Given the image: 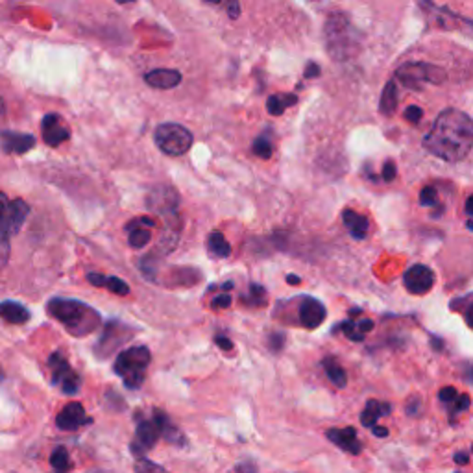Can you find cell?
Listing matches in <instances>:
<instances>
[{
  "label": "cell",
  "instance_id": "cell-1",
  "mask_svg": "<svg viewBox=\"0 0 473 473\" xmlns=\"http://www.w3.org/2000/svg\"><path fill=\"white\" fill-rule=\"evenodd\" d=\"M424 146L444 161H462L473 148V120L459 110H445L435 120Z\"/></svg>",
  "mask_w": 473,
  "mask_h": 473
},
{
  "label": "cell",
  "instance_id": "cell-2",
  "mask_svg": "<svg viewBox=\"0 0 473 473\" xmlns=\"http://www.w3.org/2000/svg\"><path fill=\"white\" fill-rule=\"evenodd\" d=\"M48 313L74 337L91 335L93 331L100 325V316L83 301L54 298L48 301Z\"/></svg>",
  "mask_w": 473,
  "mask_h": 473
},
{
  "label": "cell",
  "instance_id": "cell-3",
  "mask_svg": "<svg viewBox=\"0 0 473 473\" xmlns=\"http://www.w3.org/2000/svg\"><path fill=\"white\" fill-rule=\"evenodd\" d=\"M325 41L327 50L337 62H344L354 54L355 32L344 13H331L325 23Z\"/></svg>",
  "mask_w": 473,
  "mask_h": 473
},
{
  "label": "cell",
  "instance_id": "cell-4",
  "mask_svg": "<svg viewBox=\"0 0 473 473\" xmlns=\"http://www.w3.org/2000/svg\"><path fill=\"white\" fill-rule=\"evenodd\" d=\"M152 355L150 349L144 346H134L124 349L115 361V372L124 378V385L128 388H139L144 381V372L148 368Z\"/></svg>",
  "mask_w": 473,
  "mask_h": 473
},
{
  "label": "cell",
  "instance_id": "cell-5",
  "mask_svg": "<svg viewBox=\"0 0 473 473\" xmlns=\"http://www.w3.org/2000/svg\"><path fill=\"white\" fill-rule=\"evenodd\" d=\"M153 141L163 153L177 158V156H183L191 150L192 134L185 126L176 124V122H165V124H159L156 128Z\"/></svg>",
  "mask_w": 473,
  "mask_h": 473
},
{
  "label": "cell",
  "instance_id": "cell-6",
  "mask_svg": "<svg viewBox=\"0 0 473 473\" xmlns=\"http://www.w3.org/2000/svg\"><path fill=\"white\" fill-rule=\"evenodd\" d=\"M397 81L407 89L420 91L427 83H440L444 80V71L427 63H405L396 71Z\"/></svg>",
  "mask_w": 473,
  "mask_h": 473
},
{
  "label": "cell",
  "instance_id": "cell-7",
  "mask_svg": "<svg viewBox=\"0 0 473 473\" xmlns=\"http://www.w3.org/2000/svg\"><path fill=\"white\" fill-rule=\"evenodd\" d=\"M30 213L28 204L21 198L10 200L4 192H0V230L8 235H13L23 228L26 216Z\"/></svg>",
  "mask_w": 473,
  "mask_h": 473
},
{
  "label": "cell",
  "instance_id": "cell-8",
  "mask_svg": "<svg viewBox=\"0 0 473 473\" xmlns=\"http://www.w3.org/2000/svg\"><path fill=\"white\" fill-rule=\"evenodd\" d=\"M48 366L52 370V383L63 394L72 396V394H76L80 390V375L71 368V364H69V361L62 351H56V354L50 355Z\"/></svg>",
  "mask_w": 473,
  "mask_h": 473
},
{
  "label": "cell",
  "instance_id": "cell-9",
  "mask_svg": "<svg viewBox=\"0 0 473 473\" xmlns=\"http://www.w3.org/2000/svg\"><path fill=\"white\" fill-rule=\"evenodd\" d=\"M403 283H405L407 291L411 292V294L424 296L435 285V274L426 264H414V267H411L405 272Z\"/></svg>",
  "mask_w": 473,
  "mask_h": 473
},
{
  "label": "cell",
  "instance_id": "cell-10",
  "mask_svg": "<svg viewBox=\"0 0 473 473\" xmlns=\"http://www.w3.org/2000/svg\"><path fill=\"white\" fill-rule=\"evenodd\" d=\"M41 132H43V141L48 146H52V148L63 144L71 137V128H69V124L59 113L45 115L43 122H41Z\"/></svg>",
  "mask_w": 473,
  "mask_h": 473
},
{
  "label": "cell",
  "instance_id": "cell-11",
  "mask_svg": "<svg viewBox=\"0 0 473 473\" xmlns=\"http://www.w3.org/2000/svg\"><path fill=\"white\" fill-rule=\"evenodd\" d=\"M177 204H180V198H177L176 191L170 189V187H158L150 192L148 197V207L153 213H159L163 216H176Z\"/></svg>",
  "mask_w": 473,
  "mask_h": 473
},
{
  "label": "cell",
  "instance_id": "cell-12",
  "mask_svg": "<svg viewBox=\"0 0 473 473\" xmlns=\"http://www.w3.org/2000/svg\"><path fill=\"white\" fill-rule=\"evenodd\" d=\"M159 436H161V429H159V424L156 421V418L153 420L141 421L137 429H135V442L132 444V450L137 455L139 451L144 453V451H148L150 448L156 445Z\"/></svg>",
  "mask_w": 473,
  "mask_h": 473
},
{
  "label": "cell",
  "instance_id": "cell-13",
  "mask_svg": "<svg viewBox=\"0 0 473 473\" xmlns=\"http://www.w3.org/2000/svg\"><path fill=\"white\" fill-rule=\"evenodd\" d=\"M129 337H132V333H128V327H124V325L119 324V322H111V324L107 325V329H105L104 335H102L100 344H98L96 351H98L100 357H107V355L113 354V351L119 348L120 342L128 340Z\"/></svg>",
  "mask_w": 473,
  "mask_h": 473
},
{
  "label": "cell",
  "instance_id": "cell-14",
  "mask_svg": "<svg viewBox=\"0 0 473 473\" xmlns=\"http://www.w3.org/2000/svg\"><path fill=\"white\" fill-rule=\"evenodd\" d=\"M59 429L63 431H76L81 426L91 424V418L86 414V409L81 407V403H69L65 409L56 418Z\"/></svg>",
  "mask_w": 473,
  "mask_h": 473
},
{
  "label": "cell",
  "instance_id": "cell-15",
  "mask_svg": "<svg viewBox=\"0 0 473 473\" xmlns=\"http://www.w3.org/2000/svg\"><path fill=\"white\" fill-rule=\"evenodd\" d=\"M0 144L6 153H26L35 146V137L19 132H2Z\"/></svg>",
  "mask_w": 473,
  "mask_h": 473
},
{
  "label": "cell",
  "instance_id": "cell-16",
  "mask_svg": "<svg viewBox=\"0 0 473 473\" xmlns=\"http://www.w3.org/2000/svg\"><path fill=\"white\" fill-rule=\"evenodd\" d=\"M156 226V222H153L152 218H148V216H144V218H137L134 220L132 224H128V243L132 248L139 250L143 248V246H146V244L150 243V239H152V228Z\"/></svg>",
  "mask_w": 473,
  "mask_h": 473
},
{
  "label": "cell",
  "instance_id": "cell-17",
  "mask_svg": "<svg viewBox=\"0 0 473 473\" xmlns=\"http://www.w3.org/2000/svg\"><path fill=\"white\" fill-rule=\"evenodd\" d=\"M325 320V307L315 298H305L300 305V322L307 329H316L320 327L322 322Z\"/></svg>",
  "mask_w": 473,
  "mask_h": 473
},
{
  "label": "cell",
  "instance_id": "cell-18",
  "mask_svg": "<svg viewBox=\"0 0 473 473\" xmlns=\"http://www.w3.org/2000/svg\"><path fill=\"white\" fill-rule=\"evenodd\" d=\"M325 436L333 442L335 445H339L340 450H344L346 453L358 455L363 445L357 440V431L354 427H346V429H329L325 433Z\"/></svg>",
  "mask_w": 473,
  "mask_h": 473
},
{
  "label": "cell",
  "instance_id": "cell-19",
  "mask_svg": "<svg viewBox=\"0 0 473 473\" xmlns=\"http://www.w3.org/2000/svg\"><path fill=\"white\" fill-rule=\"evenodd\" d=\"M146 83L156 89H174L176 86L182 83V74L180 71H174V69H156V71H150L146 76H144Z\"/></svg>",
  "mask_w": 473,
  "mask_h": 473
},
{
  "label": "cell",
  "instance_id": "cell-20",
  "mask_svg": "<svg viewBox=\"0 0 473 473\" xmlns=\"http://www.w3.org/2000/svg\"><path fill=\"white\" fill-rule=\"evenodd\" d=\"M87 281L91 283V285H95V287H107V291H111L113 294H117V296H126L129 292V285L126 281H122L120 277H105L102 276V274H89L87 276Z\"/></svg>",
  "mask_w": 473,
  "mask_h": 473
},
{
  "label": "cell",
  "instance_id": "cell-21",
  "mask_svg": "<svg viewBox=\"0 0 473 473\" xmlns=\"http://www.w3.org/2000/svg\"><path fill=\"white\" fill-rule=\"evenodd\" d=\"M390 414V405L388 403L375 402V399H370L364 407L363 414H361V424H363L366 429H372L373 426H378V420L381 416Z\"/></svg>",
  "mask_w": 473,
  "mask_h": 473
},
{
  "label": "cell",
  "instance_id": "cell-22",
  "mask_svg": "<svg viewBox=\"0 0 473 473\" xmlns=\"http://www.w3.org/2000/svg\"><path fill=\"white\" fill-rule=\"evenodd\" d=\"M0 318L8 324H24L30 320V311L17 301H2L0 303Z\"/></svg>",
  "mask_w": 473,
  "mask_h": 473
},
{
  "label": "cell",
  "instance_id": "cell-23",
  "mask_svg": "<svg viewBox=\"0 0 473 473\" xmlns=\"http://www.w3.org/2000/svg\"><path fill=\"white\" fill-rule=\"evenodd\" d=\"M342 218H344V224L348 226L349 233L354 235L355 239L361 240L366 237V233H368V218L366 216L358 215V213L351 209H346Z\"/></svg>",
  "mask_w": 473,
  "mask_h": 473
},
{
  "label": "cell",
  "instance_id": "cell-24",
  "mask_svg": "<svg viewBox=\"0 0 473 473\" xmlns=\"http://www.w3.org/2000/svg\"><path fill=\"white\" fill-rule=\"evenodd\" d=\"M397 102H399V96H397V86L396 81H388L385 89H383L381 102H379V111L383 115H394V111L397 107Z\"/></svg>",
  "mask_w": 473,
  "mask_h": 473
},
{
  "label": "cell",
  "instance_id": "cell-25",
  "mask_svg": "<svg viewBox=\"0 0 473 473\" xmlns=\"http://www.w3.org/2000/svg\"><path fill=\"white\" fill-rule=\"evenodd\" d=\"M153 418H156V421L159 424V429H161V435L165 436V438L168 440V442H173V444H183L185 440H183V435L180 433V431L176 429V427L170 424V420H168L167 416L163 414V412L156 411L153 412Z\"/></svg>",
  "mask_w": 473,
  "mask_h": 473
},
{
  "label": "cell",
  "instance_id": "cell-26",
  "mask_svg": "<svg viewBox=\"0 0 473 473\" xmlns=\"http://www.w3.org/2000/svg\"><path fill=\"white\" fill-rule=\"evenodd\" d=\"M298 102V96L296 95H274L268 98L267 102V110L270 115L277 117V115H283L285 113V110L287 107H291V105H294Z\"/></svg>",
  "mask_w": 473,
  "mask_h": 473
},
{
  "label": "cell",
  "instance_id": "cell-27",
  "mask_svg": "<svg viewBox=\"0 0 473 473\" xmlns=\"http://www.w3.org/2000/svg\"><path fill=\"white\" fill-rule=\"evenodd\" d=\"M324 370L325 373H327V378H329V381L335 385V387L339 388H344L346 385H348V375H346L344 368L340 366V364H337L335 358L327 357L324 361Z\"/></svg>",
  "mask_w": 473,
  "mask_h": 473
},
{
  "label": "cell",
  "instance_id": "cell-28",
  "mask_svg": "<svg viewBox=\"0 0 473 473\" xmlns=\"http://www.w3.org/2000/svg\"><path fill=\"white\" fill-rule=\"evenodd\" d=\"M207 248L213 255L216 257H230L231 254V246L230 243L226 240V237L220 231H215V233L209 235V239H207Z\"/></svg>",
  "mask_w": 473,
  "mask_h": 473
},
{
  "label": "cell",
  "instance_id": "cell-29",
  "mask_svg": "<svg viewBox=\"0 0 473 473\" xmlns=\"http://www.w3.org/2000/svg\"><path fill=\"white\" fill-rule=\"evenodd\" d=\"M50 464L56 473H69L71 469V459H69V453L65 448H58L54 451L52 457H50Z\"/></svg>",
  "mask_w": 473,
  "mask_h": 473
},
{
  "label": "cell",
  "instance_id": "cell-30",
  "mask_svg": "<svg viewBox=\"0 0 473 473\" xmlns=\"http://www.w3.org/2000/svg\"><path fill=\"white\" fill-rule=\"evenodd\" d=\"M252 150H254L255 156H259L261 159L272 158L274 144H272V141H270V135H267V134L259 135V137L254 141V146H252Z\"/></svg>",
  "mask_w": 473,
  "mask_h": 473
},
{
  "label": "cell",
  "instance_id": "cell-31",
  "mask_svg": "<svg viewBox=\"0 0 473 473\" xmlns=\"http://www.w3.org/2000/svg\"><path fill=\"white\" fill-rule=\"evenodd\" d=\"M243 301H246L248 305H264V301H267V291H264L261 285H257V283H252V285H250L248 296H243Z\"/></svg>",
  "mask_w": 473,
  "mask_h": 473
},
{
  "label": "cell",
  "instance_id": "cell-32",
  "mask_svg": "<svg viewBox=\"0 0 473 473\" xmlns=\"http://www.w3.org/2000/svg\"><path fill=\"white\" fill-rule=\"evenodd\" d=\"M206 2H209V4H215V6H218V8H222L226 13L230 15L231 19H237V17L240 15L239 0H206Z\"/></svg>",
  "mask_w": 473,
  "mask_h": 473
},
{
  "label": "cell",
  "instance_id": "cell-33",
  "mask_svg": "<svg viewBox=\"0 0 473 473\" xmlns=\"http://www.w3.org/2000/svg\"><path fill=\"white\" fill-rule=\"evenodd\" d=\"M135 473H168V472L163 468V466H159V464L152 462V460L141 459L137 460V464H135Z\"/></svg>",
  "mask_w": 473,
  "mask_h": 473
},
{
  "label": "cell",
  "instance_id": "cell-34",
  "mask_svg": "<svg viewBox=\"0 0 473 473\" xmlns=\"http://www.w3.org/2000/svg\"><path fill=\"white\" fill-rule=\"evenodd\" d=\"M340 329L344 331V335L348 337L349 340H355V342H363L364 340V333H361L354 320H348L344 324H340Z\"/></svg>",
  "mask_w": 473,
  "mask_h": 473
},
{
  "label": "cell",
  "instance_id": "cell-35",
  "mask_svg": "<svg viewBox=\"0 0 473 473\" xmlns=\"http://www.w3.org/2000/svg\"><path fill=\"white\" fill-rule=\"evenodd\" d=\"M10 235L4 233L0 230V270L8 264V259H10Z\"/></svg>",
  "mask_w": 473,
  "mask_h": 473
},
{
  "label": "cell",
  "instance_id": "cell-36",
  "mask_svg": "<svg viewBox=\"0 0 473 473\" xmlns=\"http://www.w3.org/2000/svg\"><path fill=\"white\" fill-rule=\"evenodd\" d=\"M420 204L426 207H433L438 204V192H436L435 187H426L420 192Z\"/></svg>",
  "mask_w": 473,
  "mask_h": 473
},
{
  "label": "cell",
  "instance_id": "cell-37",
  "mask_svg": "<svg viewBox=\"0 0 473 473\" xmlns=\"http://www.w3.org/2000/svg\"><path fill=\"white\" fill-rule=\"evenodd\" d=\"M403 115H405V119L409 120V122H412V124H418L421 115H424V111H421V107H418V105H411V107H407Z\"/></svg>",
  "mask_w": 473,
  "mask_h": 473
},
{
  "label": "cell",
  "instance_id": "cell-38",
  "mask_svg": "<svg viewBox=\"0 0 473 473\" xmlns=\"http://www.w3.org/2000/svg\"><path fill=\"white\" fill-rule=\"evenodd\" d=\"M268 346H270V349L272 351H281L283 346H285V335L283 333H272L270 335V339H268Z\"/></svg>",
  "mask_w": 473,
  "mask_h": 473
},
{
  "label": "cell",
  "instance_id": "cell-39",
  "mask_svg": "<svg viewBox=\"0 0 473 473\" xmlns=\"http://www.w3.org/2000/svg\"><path fill=\"white\" fill-rule=\"evenodd\" d=\"M438 397H440V402L451 403V402H455L457 397H459V392H457L453 387H445V388H442V390H440Z\"/></svg>",
  "mask_w": 473,
  "mask_h": 473
},
{
  "label": "cell",
  "instance_id": "cell-40",
  "mask_svg": "<svg viewBox=\"0 0 473 473\" xmlns=\"http://www.w3.org/2000/svg\"><path fill=\"white\" fill-rule=\"evenodd\" d=\"M396 165H394L392 161H387L385 163V167H383V180L385 182H394L396 180Z\"/></svg>",
  "mask_w": 473,
  "mask_h": 473
},
{
  "label": "cell",
  "instance_id": "cell-41",
  "mask_svg": "<svg viewBox=\"0 0 473 473\" xmlns=\"http://www.w3.org/2000/svg\"><path fill=\"white\" fill-rule=\"evenodd\" d=\"M469 403H472V399H469L468 394H460L457 399H455V411H468L469 409Z\"/></svg>",
  "mask_w": 473,
  "mask_h": 473
},
{
  "label": "cell",
  "instance_id": "cell-42",
  "mask_svg": "<svg viewBox=\"0 0 473 473\" xmlns=\"http://www.w3.org/2000/svg\"><path fill=\"white\" fill-rule=\"evenodd\" d=\"M231 305V298L230 294H222V296H216L213 300V309H228Z\"/></svg>",
  "mask_w": 473,
  "mask_h": 473
},
{
  "label": "cell",
  "instance_id": "cell-43",
  "mask_svg": "<svg viewBox=\"0 0 473 473\" xmlns=\"http://www.w3.org/2000/svg\"><path fill=\"white\" fill-rule=\"evenodd\" d=\"M215 342L220 346V348L224 349V351H230V349L233 348V342H231L230 339H226V337H216Z\"/></svg>",
  "mask_w": 473,
  "mask_h": 473
},
{
  "label": "cell",
  "instance_id": "cell-44",
  "mask_svg": "<svg viewBox=\"0 0 473 473\" xmlns=\"http://www.w3.org/2000/svg\"><path fill=\"white\" fill-rule=\"evenodd\" d=\"M318 74H320V67H318L316 63H309V65H307V69H305V76L307 78H316Z\"/></svg>",
  "mask_w": 473,
  "mask_h": 473
},
{
  "label": "cell",
  "instance_id": "cell-45",
  "mask_svg": "<svg viewBox=\"0 0 473 473\" xmlns=\"http://www.w3.org/2000/svg\"><path fill=\"white\" fill-rule=\"evenodd\" d=\"M357 327H358V331H361V333H364V335H366V333H370V331L373 329V322L372 320H363L361 324H357Z\"/></svg>",
  "mask_w": 473,
  "mask_h": 473
},
{
  "label": "cell",
  "instance_id": "cell-46",
  "mask_svg": "<svg viewBox=\"0 0 473 473\" xmlns=\"http://www.w3.org/2000/svg\"><path fill=\"white\" fill-rule=\"evenodd\" d=\"M464 318H466V324H468L473 329V301L468 307H466V311H464Z\"/></svg>",
  "mask_w": 473,
  "mask_h": 473
},
{
  "label": "cell",
  "instance_id": "cell-47",
  "mask_svg": "<svg viewBox=\"0 0 473 473\" xmlns=\"http://www.w3.org/2000/svg\"><path fill=\"white\" fill-rule=\"evenodd\" d=\"M372 431H373V435L378 436V438H385V436H388V429H387V427L373 426Z\"/></svg>",
  "mask_w": 473,
  "mask_h": 473
},
{
  "label": "cell",
  "instance_id": "cell-48",
  "mask_svg": "<svg viewBox=\"0 0 473 473\" xmlns=\"http://www.w3.org/2000/svg\"><path fill=\"white\" fill-rule=\"evenodd\" d=\"M431 344H433V349H435V351H442V348H444V340L433 335L431 337Z\"/></svg>",
  "mask_w": 473,
  "mask_h": 473
},
{
  "label": "cell",
  "instance_id": "cell-49",
  "mask_svg": "<svg viewBox=\"0 0 473 473\" xmlns=\"http://www.w3.org/2000/svg\"><path fill=\"white\" fill-rule=\"evenodd\" d=\"M453 460L457 464H468L469 462V455L468 453H457L453 457Z\"/></svg>",
  "mask_w": 473,
  "mask_h": 473
},
{
  "label": "cell",
  "instance_id": "cell-50",
  "mask_svg": "<svg viewBox=\"0 0 473 473\" xmlns=\"http://www.w3.org/2000/svg\"><path fill=\"white\" fill-rule=\"evenodd\" d=\"M466 213H468L469 216H473V197H469L468 200H466Z\"/></svg>",
  "mask_w": 473,
  "mask_h": 473
},
{
  "label": "cell",
  "instance_id": "cell-51",
  "mask_svg": "<svg viewBox=\"0 0 473 473\" xmlns=\"http://www.w3.org/2000/svg\"><path fill=\"white\" fill-rule=\"evenodd\" d=\"M300 281H301V279L298 276H292V274H288V276H287V283H291V285H298Z\"/></svg>",
  "mask_w": 473,
  "mask_h": 473
},
{
  "label": "cell",
  "instance_id": "cell-52",
  "mask_svg": "<svg viewBox=\"0 0 473 473\" xmlns=\"http://www.w3.org/2000/svg\"><path fill=\"white\" fill-rule=\"evenodd\" d=\"M119 4H132V2H135V0H117Z\"/></svg>",
  "mask_w": 473,
  "mask_h": 473
},
{
  "label": "cell",
  "instance_id": "cell-53",
  "mask_svg": "<svg viewBox=\"0 0 473 473\" xmlns=\"http://www.w3.org/2000/svg\"><path fill=\"white\" fill-rule=\"evenodd\" d=\"M2 111H4V102H2V98H0V115H2Z\"/></svg>",
  "mask_w": 473,
  "mask_h": 473
},
{
  "label": "cell",
  "instance_id": "cell-54",
  "mask_svg": "<svg viewBox=\"0 0 473 473\" xmlns=\"http://www.w3.org/2000/svg\"><path fill=\"white\" fill-rule=\"evenodd\" d=\"M466 226H468V230H472V231H473V220H469V222H468V224H466Z\"/></svg>",
  "mask_w": 473,
  "mask_h": 473
},
{
  "label": "cell",
  "instance_id": "cell-55",
  "mask_svg": "<svg viewBox=\"0 0 473 473\" xmlns=\"http://www.w3.org/2000/svg\"><path fill=\"white\" fill-rule=\"evenodd\" d=\"M4 379V372H2V368H0V381Z\"/></svg>",
  "mask_w": 473,
  "mask_h": 473
},
{
  "label": "cell",
  "instance_id": "cell-56",
  "mask_svg": "<svg viewBox=\"0 0 473 473\" xmlns=\"http://www.w3.org/2000/svg\"><path fill=\"white\" fill-rule=\"evenodd\" d=\"M472 451H473V445H472Z\"/></svg>",
  "mask_w": 473,
  "mask_h": 473
}]
</instances>
